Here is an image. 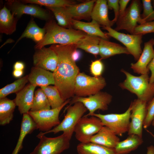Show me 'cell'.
<instances>
[{
    "label": "cell",
    "instance_id": "cell-24",
    "mask_svg": "<svg viewBox=\"0 0 154 154\" xmlns=\"http://www.w3.org/2000/svg\"><path fill=\"white\" fill-rule=\"evenodd\" d=\"M100 53L101 58L106 59L116 55L130 54L125 47L101 38L99 43Z\"/></svg>",
    "mask_w": 154,
    "mask_h": 154
},
{
    "label": "cell",
    "instance_id": "cell-1",
    "mask_svg": "<svg viewBox=\"0 0 154 154\" xmlns=\"http://www.w3.org/2000/svg\"><path fill=\"white\" fill-rule=\"evenodd\" d=\"M50 47L58 57L57 67L53 72L54 86L64 101L74 97L75 79L80 72L78 67L72 58L73 52L77 48L75 44H53Z\"/></svg>",
    "mask_w": 154,
    "mask_h": 154
},
{
    "label": "cell",
    "instance_id": "cell-51",
    "mask_svg": "<svg viewBox=\"0 0 154 154\" xmlns=\"http://www.w3.org/2000/svg\"><path fill=\"white\" fill-rule=\"evenodd\" d=\"M154 22V21H153Z\"/></svg>",
    "mask_w": 154,
    "mask_h": 154
},
{
    "label": "cell",
    "instance_id": "cell-42",
    "mask_svg": "<svg viewBox=\"0 0 154 154\" xmlns=\"http://www.w3.org/2000/svg\"><path fill=\"white\" fill-rule=\"evenodd\" d=\"M153 42L154 44V39ZM147 68L151 72V75L149 78V82L152 83L154 82V57L148 65Z\"/></svg>",
    "mask_w": 154,
    "mask_h": 154
},
{
    "label": "cell",
    "instance_id": "cell-21",
    "mask_svg": "<svg viewBox=\"0 0 154 154\" xmlns=\"http://www.w3.org/2000/svg\"><path fill=\"white\" fill-rule=\"evenodd\" d=\"M120 139L109 128L104 126L91 138L90 142L107 147L114 148Z\"/></svg>",
    "mask_w": 154,
    "mask_h": 154
},
{
    "label": "cell",
    "instance_id": "cell-47",
    "mask_svg": "<svg viewBox=\"0 0 154 154\" xmlns=\"http://www.w3.org/2000/svg\"><path fill=\"white\" fill-rule=\"evenodd\" d=\"M151 125L152 126H154V117L152 121Z\"/></svg>",
    "mask_w": 154,
    "mask_h": 154
},
{
    "label": "cell",
    "instance_id": "cell-28",
    "mask_svg": "<svg viewBox=\"0 0 154 154\" xmlns=\"http://www.w3.org/2000/svg\"><path fill=\"white\" fill-rule=\"evenodd\" d=\"M78 154H117L114 148L92 142L81 143L76 147Z\"/></svg>",
    "mask_w": 154,
    "mask_h": 154
},
{
    "label": "cell",
    "instance_id": "cell-50",
    "mask_svg": "<svg viewBox=\"0 0 154 154\" xmlns=\"http://www.w3.org/2000/svg\"><path fill=\"white\" fill-rule=\"evenodd\" d=\"M153 137H154V135H153Z\"/></svg>",
    "mask_w": 154,
    "mask_h": 154
},
{
    "label": "cell",
    "instance_id": "cell-6",
    "mask_svg": "<svg viewBox=\"0 0 154 154\" xmlns=\"http://www.w3.org/2000/svg\"><path fill=\"white\" fill-rule=\"evenodd\" d=\"M106 84L105 78L102 76L92 77L80 72L75 80L74 94L77 97L88 96L100 91Z\"/></svg>",
    "mask_w": 154,
    "mask_h": 154
},
{
    "label": "cell",
    "instance_id": "cell-9",
    "mask_svg": "<svg viewBox=\"0 0 154 154\" xmlns=\"http://www.w3.org/2000/svg\"><path fill=\"white\" fill-rule=\"evenodd\" d=\"M140 12V1L132 0L124 14L119 17L116 22V27L114 29L118 31L124 30L133 34L138 23L141 24L145 23L141 18Z\"/></svg>",
    "mask_w": 154,
    "mask_h": 154
},
{
    "label": "cell",
    "instance_id": "cell-19",
    "mask_svg": "<svg viewBox=\"0 0 154 154\" xmlns=\"http://www.w3.org/2000/svg\"><path fill=\"white\" fill-rule=\"evenodd\" d=\"M107 0H96L91 13V18L100 26L111 27L115 22L109 18Z\"/></svg>",
    "mask_w": 154,
    "mask_h": 154
},
{
    "label": "cell",
    "instance_id": "cell-5",
    "mask_svg": "<svg viewBox=\"0 0 154 154\" xmlns=\"http://www.w3.org/2000/svg\"><path fill=\"white\" fill-rule=\"evenodd\" d=\"M37 137L40 141L30 154H61L68 149L71 139L66 134L54 137H48L39 133Z\"/></svg>",
    "mask_w": 154,
    "mask_h": 154
},
{
    "label": "cell",
    "instance_id": "cell-44",
    "mask_svg": "<svg viewBox=\"0 0 154 154\" xmlns=\"http://www.w3.org/2000/svg\"><path fill=\"white\" fill-rule=\"evenodd\" d=\"M23 70H14L12 73L13 76L16 78L21 77L23 75Z\"/></svg>",
    "mask_w": 154,
    "mask_h": 154
},
{
    "label": "cell",
    "instance_id": "cell-2",
    "mask_svg": "<svg viewBox=\"0 0 154 154\" xmlns=\"http://www.w3.org/2000/svg\"><path fill=\"white\" fill-rule=\"evenodd\" d=\"M44 28L46 30L45 35L35 46L36 50L49 44H75L87 35L80 30L62 27L52 19L46 21Z\"/></svg>",
    "mask_w": 154,
    "mask_h": 154
},
{
    "label": "cell",
    "instance_id": "cell-30",
    "mask_svg": "<svg viewBox=\"0 0 154 154\" xmlns=\"http://www.w3.org/2000/svg\"><path fill=\"white\" fill-rule=\"evenodd\" d=\"M101 38L87 35L76 43L77 48H80L96 57L99 55V43Z\"/></svg>",
    "mask_w": 154,
    "mask_h": 154
},
{
    "label": "cell",
    "instance_id": "cell-14",
    "mask_svg": "<svg viewBox=\"0 0 154 154\" xmlns=\"http://www.w3.org/2000/svg\"><path fill=\"white\" fill-rule=\"evenodd\" d=\"M147 103L137 98L131 104V121L128 134H134L142 137L143 124L147 112Z\"/></svg>",
    "mask_w": 154,
    "mask_h": 154
},
{
    "label": "cell",
    "instance_id": "cell-35",
    "mask_svg": "<svg viewBox=\"0 0 154 154\" xmlns=\"http://www.w3.org/2000/svg\"><path fill=\"white\" fill-rule=\"evenodd\" d=\"M25 3H31L44 6L46 7H65L76 4L75 1L69 0H22Z\"/></svg>",
    "mask_w": 154,
    "mask_h": 154
},
{
    "label": "cell",
    "instance_id": "cell-31",
    "mask_svg": "<svg viewBox=\"0 0 154 154\" xmlns=\"http://www.w3.org/2000/svg\"><path fill=\"white\" fill-rule=\"evenodd\" d=\"M65 7L46 8L53 13L58 25L64 28L71 29L72 19Z\"/></svg>",
    "mask_w": 154,
    "mask_h": 154
},
{
    "label": "cell",
    "instance_id": "cell-23",
    "mask_svg": "<svg viewBox=\"0 0 154 154\" xmlns=\"http://www.w3.org/2000/svg\"><path fill=\"white\" fill-rule=\"evenodd\" d=\"M72 25L74 28L88 35L99 37L107 40L109 38V36L101 30L100 25L94 20H92L90 22H85L72 19Z\"/></svg>",
    "mask_w": 154,
    "mask_h": 154
},
{
    "label": "cell",
    "instance_id": "cell-4",
    "mask_svg": "<svg viewBox=\"0 0 154 154\" xmlns=\"http://www.w3.org/2000/svg\"><path fill=\"white\" fill-rule=\"evenodd\" d=\"M66 110L64 117L58 125L47 132H40L39 134L45 135L52 133L55 134L63 131L71 138L76 125L88 110L82 103L77 102L69 105Z\"/></svg>",
    "mask_w": 154,
    "mask_h": 154
},
{
    "label": "cell",
    "instance_id": "cell-25",
    "mask_svg": "<svg viewBox=\"0 0 154 154\" xmlns=\"http://www.w3.org/2000/svg\"><path fill=\"white\" fill-rule=\"evenodd\" d=\"M37 129L36 124L28 113L23 114L20 133L16 147L12 154H18L23 147V143L25 137Z\"/></svg>",
    "mask_w": 154,
    "mask_h": 154
},
{
    "label": "cell",
    "instance_id": "cell-43",
    "mask_svg": "<svg viewBox=\"0 0 154 154\" xmlns=\"http://www.w3.org/2000/svg\"><path fill=\"white\" fill-rule=\"evenodd\" d=\"M25 67V65L23 62L21 61H17L13 65L14 70H23Z\"/></svg>",
    "mask_w": 154,
    "mask_h": 154
},
{
    "label": "cell",
    "instance_id": "cell-18",
    "mask_svg": "<svg viewBox=\"0 0 154 154\" xmlns=\"http://www.w3.org/2000/svg\"><path fill=\"white\" fill-rule=\"evenodd\" d=\"M30 83L40 87L55 84L53 72L36 66L32 67L27 75Z\"/></svg>",
    "mask_w": 154,
    "mask_h": 154
},
{
    "label": "cell",
    "instance_id": "cell-45",
    "mask_svg": "<svg viewBox=\"0 0 154 154\" xmlns=\"http://www.w3.org/2000/svg\"><path fill=\"white\" fill-rule=\"evenodd\" d=\"M80 56V54L79 51L77 50V49L75 50L73 52L72 54V57L73 60L76 61L78 60Z\"/></svg>",
    "mask_w": 154,
    "mask_h": 154
},
{
    "label": "cell",
    "instance_id": "cell-48",
    "mask_svg": "<svg viewBox=\"0 0 154 154\" xmlns=\"http://www.w3.org/2000/svg\"><path fill=\"white\" fill-rule=\"evenodd\" d=\"M152 2H153V5L154 8V0H153L152 1Z\"/></svg>",
    "mask_w": 154,
    "mask_h": 154
},
{
    "label": "cell",
    "instance_id": "cell-40",
    "mask_svg": "<svg viewBox=\"0 0 154 154\" xmlns=\"http://www.w3.org/2000/svg\"><path fill=\"white\" fill-rule=\"evenodd\" d=\"M107 5L108 8L113 9L114 13V18L112 21L116 22L119 16V0H108Z\"/></svg>",
    "mask_w": 154,
    "mask_h": 154
},
{
    "label": "cell",
    "instance_id": "cell-12",
    "mask_svg": "<svg viewBox=\"0 0 154 154\" xmlns=\"http://www.w3.org/2000/svg\"><path fill=\"white\" fill-rule=\"evenodd\" d=\"M112 96L109 93L100 91L87 97L74 96L70 100L69 105L80 102L82 103L89 111L85 116H91L97 110H107L112 100Z\"/></svg>",
    "mask_w": 154,
    "mask_h": 154
},
{
    "label": "cell",
    "instance_id": "cell-36",
    "mask_svg": "<svg viewBox=\"0 0 154 154\" xmlns=\"http://www.w3.org/2000/svg\"><path fill=\"white\" fill-rule=\"evenodd\" d=\"M143 12L141 15L144 22L154 21V9L151 0H142Z\"/></svg>",
    "mask_w": 154,
    "mask_h": 154
},
{
    "label": "cell",
    "instance_id": "cell-13",
    "mask_svg": "<svg viewBox=\"0 0 154 154\" xmlns=\"http://www.w3.org/2000/svg\"><path fill=\"white\" fill-rule=\"evenodd\" d=\"M103 29L107 31L106 33L108 36L122 43L135 60H138L142 52L141 45L143 35L125 34L116 31L111 27H104Z\"/></svg>",
    "mask_w": 154,
    "mask_h": 154
},
{
    "label": "cell",
    "instance_id": "cell-16",
    "mask_svg": "<svg viewBox=\"0 0 154 154\" xmlns=\"http://www.w3.org/2000/svg\"><path fill=\"white\" fill-rule=\"evenodd\" d=\"M154 39L153 38L144 43L142 52L137 62L131 64V68L134 73L143 74H149L147 67L154 57Z\"/></svg>",
    "mask_w": 154,
    "mask_h": 154
},
{
    "label": "cell",
    "instance_id": "cell-41",
    "mask_svg": "<svg viewBox=\"0 0 154 154\" xmlns=\"http://www.w3.org/2000/svg\"><path fill=\"white\" fill-rule=\"evenodd\" d=\"M130 1L129 0H119V17L121 16L124 14L126 10V6Z\"/></svg>",
    "mask_w": 154,
    "mask_h": 154
},
{
    "label": "cell",
    "instance_id": "cell-20",
    "mask_svg": "<svg viewBox=\"0 0 154 154\" xmlns=\"http://www.w3.org/2000/svg\"><path fill=\"white\" fill-rule=\"evenodd\" d=\"M96 0H92L65 7L72 19L78 20L88 19L91 18V13Z\"/></svg>",
    "mask_w": 154,
    "mask_h": 154
},
{
    "label": "cell",
    "instance_id": "cell-37",
    "mask_svg": "<svg viewBox=\"0 0 154 154\" xmlns=\"http://www.w3.org/2000/svg\"><path fill=\"white\" fill-rule=\"evenodd\" d=\"M154 117V96L147 103L146 116L143 127L146 129L151 125Z\"/></svg>",
    "mask_w": 154,
    "mask_h": 154
},
{
    "label": "cell",
    "instance_id": "cell-33",
    "mask_svg": "<svg viewBox=\"0 0 154 154\" xmlns=\"http://www.w3.org/2000/svg\"><path fill=\"white\" fill-rule=\"evenodd\" d=\"M48 100L43 90L41 88L35 92L32 106L30 111H38L50 109Z\"/></svg>",
    "mask_w": 154,
    "mask_h": 154
},
{
    "label": "cell",
    "instance_id": "cell-8",
    "mask_svg": "<svg viewBox=\"0 0 154 154\" xmlns=\"http://www.w3.org/2000/svg\"><path fill=\"white\" fill-rule=\"evenodd\" d=\"M131 111V107L130 105L127 110L122 114H102L94 113L91 116L99 118L104 126L109 128L116 135L121 136L128 131Z\"/></svg>",
    "mask_w": 154,
    "mask_h": 154
},
{
    "label": "cell",
    "instance_id": "cell-3",
    "mask_svg": "<svg viewBox=\"0 0 154 154\" xmlns=\"http://www.w3.org/2000/svg\"><path fill=\"white\" fill-rule=\"evenodd\" d=\"M121 71L125 75L126 78L119 84V86L135 94L138 99L148 103L154 96V82L150 83L149 74L136 76L123 69Z\"/></svg>",
    "mask_w": 154,
    "mask_h": 154
},
{
    "label": "cell",
    "instance_id": "cell-32",
    "mask_svg": "<svg viewBox=\"0 0 154 154\" xmlns=\"http://www.w3.org/2000/svg\"><path fill=\"white\" fill-rule=\"evenodd\" d=\"M40 88L46 96L51 109L60 107L65 101L62 99L59 92L55 86H43Z\"/></svg>",
    "mask_w": 154,
    "mask_h": 154
},
{
    "label": "cell",
    "instance_id": "cell-38",
    "mask_svg": "<svg viewBox=\"0 0 154 154\" xmlns=\"http://www.w3.org/2000/svg\"><path fill=\"white\" fill-rule=\"evenodd\" d=\"M154 31L153 21L146 22L138 25L135 28L133 35H143L153 33Z\"/></svg>",
    "mask_w": 154,
    "mask_h": 154
},
{
    "label": "cell",
    "instance_id": "cell-15",
    "mask_svg": "<svg viewBox=\"0 0 154 154\" xmlns=\"http://www.w3.org/2000/svg\"><path fill=\"white\" fill-rule=\"evenodd\" d=\"M34 66L53 72L55 70L58 63L57 55L50 47H44L36 50L33 56Z\"/></svg>",
    "mask_w": 154,
    "mask_h": 154
},
{
    "label": "cell",
    "instance_id": "cell-26",
    "mask_svg": "<svg viewBox=\"0 0 154 154\" xmlns=\"http://www.w3.org/2000/svg\"><path fill=\"white\" fill-rule=\"evenodd\" d=\"M143 141L142 137L133 134L117 143L114 148L117 154H127L137 149Z\"/></svg>",
    "mask_w": 154,
    "mask_h": 154
},
{
    "label": "cell",
    "instance_id": "cell-10",
    "mask_svg": "<svg viewBox=\"0 0 154 154\" xmlns=\"http://www.w3.org/2000/svg\"><path fill=\"white\" fill-rule=\"evenodd\" d=\"M104 126L101 120L94 116H84L79 121L74 130L76 139L80 143L90 142L92 136Z\"/></svg>",
    "mask_w": 154,
    "mask_h": 154
},
{
    "label": "cell",
    "instance_id": "cell-27",
    "mask_svg": "<svg viewBox=\"0 0 154 154\" xmlns=\"http://www.w3.org/2000/svg\"><path fill=\"white\" fill-rule=\"evenodd\" d=\"M45 33V28L40 27L36 23L33 18L32 17L25 31L17 40L13 48L21 39L25 38L31 39L37 43L43 38Z\"/></svg>",
    "mask_w": 154,
    "mask_h": 154
},
{
    "label": "cell",
    "instance_id": "cell-39",
    "mask_svg": "<svg viewBox=\"0 0 154 154\" xmlns=\"http://www.w3.org/2000/svg\"><path fill=\"white\" fill-rule=\"evenodd\" d=\"M101 59V58L93 61L90 65V72L94 77L101 76L104 71V66Z\"/></svg>",
    "mask_w": 154,
    "mask_h": 154
},
{
    "label": "cell",
    "instance_id": "cell-11",
    "mask_svg": "<svg viewBox=\"0 0 154 154\" xmlns=\"http://www.w3.org/2000/svg\"><path fill=\"white\" fill-rule=\"evenodd\" d=\"M6 6L18 19L26 14L46 21L51 19L49 11L38 5H28L17 0H6Z\"/></svg>",
    "mask_w": 154,
    "mask_h": 154
},
{
    "label": "cell",
    "instance_id": "cell-17",
    "mask_svg": "<svg viewBox=\"0 0 154 154\" xmlns=\"http://www.w3.org/2000/svg\"><path fill=\"white\" fill-rule=\"evenodd\" d=\"M36 86L30 83L16 93L13 100L21 114H27L31 108Z\"/></svg>",
    "mask_w": 154,
    "mask_h": 154
},
{
    "label": "cell",
    "instance_id": "cell-46",
    "mask_svg": "<svg viewBox=\"0 0 154 154\" xmlns=\"http://www.w3.org/2000/svg\"><path fill=\"white\" fill-rule=\"evenodd\" d=\"M146 154H154V146L151 145L148 146L147 148Z\"/></svg>",
    "mask_w": 154,
    "mask_h": 154
},
{
    "label": "cell",
    "instance_id": "cell-7",
    "mask_svg": "<svg viewBox=\"0 0 154 154\" xmlns=\"http://www.w3.org/2000/svg\"><path fill=\"white\" fill-rule=\"evenodd\" d=\"M70 100H66L61 106L56 108L36 112L29 111L28 114L35 122L37 129L46 132L58 125L61 122L59 117L60 112L70 103Z\"/></svg>",
    "mask_w": 154,
    "mask_h": 154
},
{
    "label": "cell",
    "instance_id": "cell-34",
    "mask_svg": "<svg viewBox=\"0 0 154 154\" xmlns=\"http://www.w3.org/2000/svg\"><path fill=\"white\" fill-rule=\"evenodd\" d=\"M28 82V76L27 75L6 85L0 90V99L6 97L10 94L16 93L20 91L25 86Z\"/></svg>",
    "mask_w": 154,
    "mask_h": 154
},
{
    "label": "cell",
    "instance_id": "cell-22",
    "mask_svg": "<svg viewBox=\"0 0 154 154\" xmlns=\"http://www.w3.org/2000/svg\"><path fill=\"white\" fill-rule=\"evenodd\" d=\"M18 19L5 5L0 10V33L12 34L16 31Z\"/></svg>",
    "mask_w": 154,
    "mask_h": 154
},
{
    "label": "cell",
    "instance_id": "cell-49",
    "mask_svg": "<svg viewBox=\"0 0 154 154\" xmlns=\"http://www.w3.org/2000/svg\"><path fill=\"white\" fill-rule=\"evenodd\" d=\"M153 33H154V31L153 32Z\"/></svg>",
    "mask_w": 154,
    "mask_h": 154
},
{
    "label": "cell",
    "instance_id": "cell-29",
    "mask_svg": "<svg viewBox=\"0 0 154 154\" xmlns=\"http://www.w3.org/2000/svg\"><path fill=\"white\" fill-rule=\"evenodd\" d=\"M16 106L13 100H11L6 97L0 99L1 125L8 124L12 120Z\"/></svg>",
    "mask_w": 154,
    "mask_h": 154
}]
</instances>
